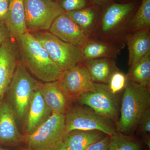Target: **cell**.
Here are the masks:
<instances>
[{"mask_svg": "<svg viewBox=\"0 0 150 150\" xmlns=\"http://www.w3.org/2000/svg\"><path fill=\"white\" fill-rule=\"evenodd\" d=\"M139 4L136 1L112 2L102 9L91 38L114 44L123 49L130 33V22Z\"/></svg>", "mask_w": 150, "mask_h": 150, "instance_id": "6da1fadb", "label": "cell"}, {"mask_svg": "<svg viewBox=\"0 0 150 150\" xmlns=\"http://www.w3.org/2000/svg\"><path fill=\"white\" fill-rule=\"evenodd\" d=\"M15 40L21 62L29 72L44 83L60 79L64 72L31 33H26Z\"/></svg>", "mask_w": 150, "mask_h": 150, "instance_id": "7a4b0ae2", "label": "cell"}, {"mask_svg": "<svg viewBox=\"0 0 150 150\" xmlns=\"http://www.w3.org/2000/svg\"><path fill=\"white\" fill-rule=\"evenodd\" d=\"M124 90L116 129L125 135L136 128L150 109V93L149 88L129 80Z\"/></svg>", "mask_w": 150, "mask_h": 150, "instance_id": "3957f363", "label": "cell"}, {"mask_svg": "<svg viewBox=\"0 0 150 150\" xmlns=\"http://www.w3.org/2000/svg\"><path fill=\"white\" fill-rule=\"evenodd\" d=\"M40 82L33 77L21 61H18L7 91V100L20 123L25 120L33 95Z\"/></svg>", "mask_w": 150, "mask_h": 150, "instance_id": "277c9868", "label": "cell"}, {"mask_svg": "<svg viewBox=\"0 0 150 150\" xmlns=\"http://www.w3.org/2000/svg\"><path fill=\"white\" fill-rule=\"evenodd\" d=\"M31 33L63 71L83 62L81 48L79 46L63 41L50 32Z\"/></svg>", "mask_w": 150, "mask_h": 150, "instance_id": "5b68a950", "label": "cell"}, {"mask_svg": "<svg viewBox=\"0 0 150 150\" xmlns=\"http://www.w3.org/2000/svg\"><path fill=\"white\" fill-rule=\"evenodd\" d=\"M65 134V114L53 113L34 132L24 135V143L30 150H54Z\"/></svg>", "mask_w": 150, "mask_h": 150, "instance_id": "8992f818", "label": "cell"}, {"mask_svg": "<svg viewBox=\"0 0 150 150\" xmlns=\"http://www.w3.org/2000/svg\"><path fill=\"white\" fill-rule=\"evenodd\" d=\"M65 116L66 134L73 130H96L111 137L116 131L110 120L90 108L81 106L70 107Z\"/></svg>", "mask_w": 150, "mask_h": 150, "instance_id": "52a82bcc", "label": "cell"}, {"mask_svg": "<svg viewBox=\"0 0 150 150\" xmlns=\"http://www.w3.org/2000/svg\"><path fill=\"white\" fill-rule=\"evenodd\" d=\"M28 31L48 30L56 18L64 12L60 4L49 0H24Z\"/></svg>", "mask_w": 150, "mask_h": 150, "instance_id": "ba28073f", "label": "cell"}, {"mask_svg": "<svg viewBox=\"0 0 150 150\" xmlns=\"http://www.w3.org/2000/svg\"><path fill=\"white\" fill-rule=\"evenodd\" d=\"M92 91L81 96L78 100L102 117L117 122L118 120V98L112 93L106 84L95 83Z\"/></svg>", "mask_w": 150, "mask_h": 150, "instance_id": "9c48e42d", "label": "cell"}, {"mask_svg": "<svg viewBox=\"0 0 150 150\" xmlns=\"http://www.w3.org/2000/svg\"><path fill=\"white\" fill-rule=\"evenodd\" d=\"M59 81L70 104L78 101L82 95L95 88L94 83L83 62L65 71Z\"/></svg>", "mask_w": 150, "mask_h": 150, "instance_id": "30bf717a", "label": "cell"}, {"mask_svg": "<svg viewBox=\"0 0 150 150\" xmlns=\"http://www.w3.org/2000/svg\"><path fill=\"white\" fill-rule=\"evenodd\" d=\"M13 108L7 100L0 103V146H12L24 143V135L21 134L17 124Z\"/></svg>", "mask_w": 150, "mask_h": 150, "instance_id": "8fae6325", "label": "cell"}, {"mask_svg": "<svg viewBox=\"0 0 150 150\" xmlns=\"http://www.w3.org/2000/svg\"><path fill=\"white\" fill-rule=\"evenodd\" d=\"M18 55L16 44L11 38L0 46V103L13 77L18 62Z\"/></svg>", "mask_w": 150, "mask_h": 150, "instance_id": "7c38bea8", "label": "cell"}, {"mask_svg": "<svg viewBox=\"0 0 150 150\" xmlns=\"http://www.w3.org/2000/svg\"><path fill=\"white\" fill-rule=\"evenodd\" d=\"M49 30L61 40L80 48L90 38L65 12L56 18Z\"/></svg>", "mask_w": 150, "mask_h": 150, "instance_id": "4fadbf2b", "label": "cell"}, {"mask_svg": "<svg viewBox=\"0 0 150 150\" xmlns=\"http://www.w3.org/2000/svg\"><path fill=\"white\" fill-rule=\"evenodd\" d=\"M40 83L34 91L24 121V135L32 134L53 114L40 92Z\"/></svg>", "mask_w": 150, "mask_h": 150, "instance_id": "5bb4252c", "label": "cell"}, {"mask_svg": "<svg viewBox=\"0 0 150 150\" xmlns=\"http://www.w3.org/2000/svg\"><path fill=\"white\" fill-rule=\"evenodd\" d=\"M39 89L52 113L66 114L70 104L62 91L59 81L44 83L40 82Z\"/></svg>", "mask_w": 150, "mask_h": 150, "instance_id": "9a60e30c", "label": "cell"}, {"mask_svg": "<svg viewBox=\"0 0 150 150\" xmlns=\"http://www.w3.org/2000/svg\"><path fill=\"white\" fill-rule=\"evenodd\" d=\"M5 21L13 40L28 32L24 0H10L8 12Z\"/></svg>", "mask_w": 150, "mask_h": 150, "instance_id": "2e32d148", "label": "cell"}, {"mask_svg": "<svg viewBox=\"0 0 150 150\" xmlns=\"http://www.w3.org/2000/svg\"><path fill=\"white\" fill-rule=\"evenodd\" d=\"M131 67L150 52V30L130 33L126 38Z\"/></svg>", "mask_w": 150, "mask_h": 150, "instance_id": "e0dca14e", "label": "cell"}, {"mask_svg": "<svg viewBox=\"0 0 150 150\" xmlns=\"http://www.w3.org/2000/svg\"><path fill=\"white\" fill-rule=\"evenodd\" d=\"M80 48L84 61L103 58L116 59L122 50L118 46L93 38H90Z\"/></svg>", "mask_w": 150, "mask_h": 150, "instance_id": "ac0fdd59", "label": "cell"}, {"mask_svg": "<svg viewBox=\"0 0 150 150\" xmlns=\"http://www.w3.org/2000/svg\"><path fill=\"white\" fill-rule=\"evenodd\" d=\"M115 60L111 58H103L85 60L83 64L94 83L108 84L112 74L119 70Z\"/></svg>", "mask_w": 150, "mask_h": 150, "instance_id": "d6986e66", "label": "cell"}, {"mask_svg": "<svg viewBox=\"0 0 150 150\" xmlns=\"http://www.w3.org/2000/svg\"><path fill=\"white\" fill-rule=\"evenodd\" d=\"M106 135L99 131L73 130L65 134L63 142L68 150H86Z\"/></svg>", "mask_w": 150, "mask_h": 150, "instance_id": "ffe728a7", "label": "cell"}, {"mask_svg": "<svg viewBox=\"0 0 150 150\" xmlns=\"http://www.w3.org/2000/svg\"><path fill=\"white\" fill-rule=\"evenodd\" d=\"M102 9L91 5L79 10L65 12L91 38L100 17Z\"/></svg>", "mask_w": 150, "mask_h": 150, "instance_id": "44dd1931", "label": "cell"}, {"mask_svg": "<svg viewBox=\"0 0 150 150\" xmlns=\"http://www.w3.org/2000/svg\"><path fill=\"white\" fill-rule=\"evenodd\" d=\"M126 75L127 80L149 88L150 52L131 67Z\"/></svg>", "mask_w": 150, "mask_h": 150, "instance_id": "7402d4cb", "label": "cell"}, {"mask_svg": "<svg viewBox=\"0 0 150 150\" xmlns=\"http://www.w3.org/2000/svg\"><path fill=\"white\" fill-rule=\"evenodd\" d=\"M146 30H150V0H142L130 22V33Z\"/></svg>", "mask_w": 150, "mask_h": 150, "instance_id": "603a6c76", "label": "cell"}, {"mask_svg": "<svg viewBox=\"0 0 150 150\" xmlns=\"http://www.w3.org/2000/svg\"><path fill=\"white\" fill-rule=\"evenodd\" d=\"M141 144L133 138L116 131L110 137L107 150H141Z\"/></svg>", "mask_w": 150, "mask_h": 150, "instance_id": "cb8c5ba5", "label": "cell"}, {"mask_svg": "<svg viewBox=\"0 0 150 150\" xmlns=\"http://www.w3.org/2000/svg\"><path fill=\"white\" fill-rule=\"evenodd\" d=\"M127 81L126 75L119 70L112 74L107 85L110 91L112 93L117 94L124 89Z\"/></svg>", "mask_w": 150, "mask_h": 150, "instance_id": "d4e9b609", "label": "cell"}, {"mask_svg": "<svg viewBox=\"0 0 150 150\" xmlns=\"http://www.w3.org/2000/svg\"><path fill=\"white\" fill-rule=\"evenodd\" d=\"M64 12L79 10L91 5L89 0H62L60 4Z\"/></svg>", "mask_w": 150, "mask_h": 150, "instance_id": "484cf974", "label": "cell"}, {"mask_svg": "<svg viewBox=\"0 0 150 150\" xmlns=\"http://www.w3.org/2000/svg\"><path fill=\"white\" fill-rule=\"evenodd\" d=\"M110 140V137L106 135L96 143H94L86 150H107Z\"/></svg>", "mask_w": 150, "mask_h": 150, "instance_id": "4316f807", "label": "cell"}, {"mask_svg": "<svg viewBox=\"0 0 150 150\" xmlns=\"http://www.w3.org/2000/svg\"><path fill=\"white\" fill-rule=\"evenodd\" d=\"M140 130L143 134H146L150 132V110L149 109L143 115L140 121Z\"/></svg>", "mask_w": 150, "mask_h": 150, "instance_id": "83f0119b", "label": "cell"}, {"mask_svg": "<svg viewBox=\"0 0 150 150\" xmlns=\"http://www.w3.org/2000/svg\"><path fill=\"white\" fill-rule=\"evenodd\" d=\"M10 38L9 31L5 21H0V46Z\"/></svg>", "mask_w": 150, "mask_h": 150, "instance_id": "f1b7e54d", "label": "cell"}, {"mask_svg": "<svg viewBox=\"0 0 150 150\" xmlns=\"http://www.w3.org/2000/svg\"><path fill=\"white\" fill-rule=\"evenodd\" d=\"M10 0H0V21L6 20L8 12Z\"/></svg>", "mask_w": 150, "mask_h": 150, "instance_id": "f546056e", "label": "cell"}, {"mask_svg": "<svg viewBox=\"0 0 150 150\" xmlns=\"http://www.w3.org/2000/svg\"><path fill=\"white\" fill-rule=\"evenodd\" d=\"M92 5L97 6L101 9L103 8L110 3L113 2V0H89Z\"/></svg>", "mask_w": 150, "mask_h": 150, "instance_id": "4dcf8cb0", "label": "cell"}, {"mask_svg": "<svg viewBox=\"0 0 150 150\" xmlns=\"http://www.w3.org/2000/svg\"><path fill=\"white\" fill-rule=\"evenodd\" d=\"M54 150H68L64 142H62L56 147Z\"/></svg>", "mask_w": 150, "mask_h": 150, "instance_id": "1f68e13d", "label": "cell"}, {"mask_svg": "<svg viewBox=\"0 0 150 150\" xmlns=\"http://www.w3.org/2000/svg\"><path fill=\"white\" fill-rule=\"evenodd\" d=\"M121 3H125L133 1H136V0H119Z\"/></svg>", "mask_w": 150, "mask_h": 150, "instance_id": "d6a6232c", "label": "cell"}, {"mask_svg": "<svg viewBox=\"0 0 150 150\" xmlns=\"http://www.w3.org/2000/svg\"><path fill=\"white\" fill-rule=\"evenodd\" d=\"M19 150H32L30 149H28V148H21V149H20Z\"/></svg>", "mask_w": 150, "mask_h": 150, "instance_id": "836d02e7", "label": "cell"}, {"mask_svg": "<svg viewBox=\"0 0 150 150\" xmlns=\"http://www.w3.org/2000/svg\"><path fill=\"white\" fill-rule=\"evenodd\" d=\"M0 150H6V149H4L2 147V146H0Z\"/></svg>", "mask_w": 150, "mask_h": 150, "instance_id": "e575fe53", "label": "cell"}, {"mask_svg": "<svg viewBox=\"0 0 150 150\" xmlns=\"http://www.w3.org/2000/svg\"><path fill=\"white\" fill-rule=\"evenodd\" d=\"M49 1H53V0H49Z\"/></svg>", "mask_w": 150, "mask_h": 150, "instance_id": "d590c367", "label": "cell"}]
</instances>
